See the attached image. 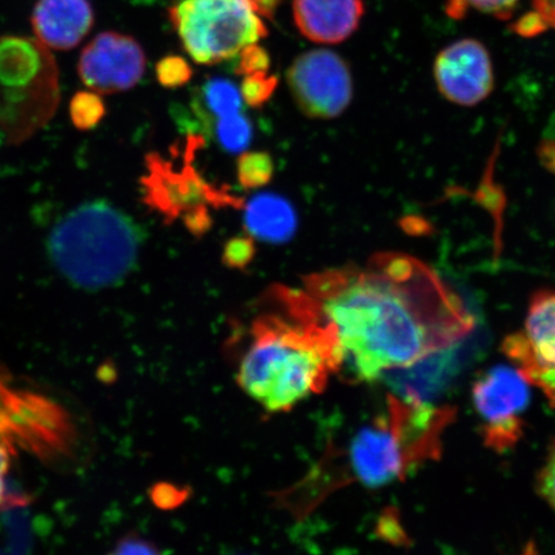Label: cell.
Listing matches in <instances>:
<instances>
[{
	"label": "cell",
	"mask_w": 555,
	"mask_h": 555,
	"mask_svg": "<svg viewBox=\"0 0 555 555\" xmlns=\"http://www.w3.org/2000/svg\"><path fill=\"white\" fill-rule=\"evenodd\" d=\"M302 294L357 382L423 362L468 336L474 318L425 262L400 253L305 278ZM338 372V373H339Z\"/></svg>",
	"instance_id": "6da1fadb"
},
{
	"label": "cell",
	"mask_w": 555,
	"mask_h": 555,
	"mask_svg": "<svg viewBox=\"0 0 555 555\" xmlns=\"http://www.w3.org/2000/svg\"><path fill=\"white\" fill-rule=\"evenodd\" d=\"M282 314L256 321L238 365L237 382L270 413L288 412L324 390L339 372L335 338L310 309L301 289L275 288Z\"/></svg>",
	"instance_id": "7a4b0ae2"
},
{
	"label": "cell",
	"mask_w": 555,
	"mask_h": 555,
	"mask_svg": "<svg viewBox=\"0 0 555 555\" xmlns=\"http://www.w3.org/2000/svg\"><path fill=\"white\" fill-rule=\"evenodd\" d=\"M142 229L106 201L74 208L53 228L48 253L66 281L87 291L119 286L134 272Z\"/></svg>",
	"instance_id": "3957f363"
},
{
	"label": "cell",
	"mask_w": 555,
	"mask_h": 555,
	"mask_svg": "<svg viewBox=\"0 0 555 555\" xmlns=\"http://www.w3.org/2000/svg\"><path fill=\"white\" fill-rule=\"evenodd\" d=\"M453 420L451 409L425 400L388 398L387 414L353 436L349 449L352 476L366 488H382L441 453V435Z\"/></svg>",
	"instance_id": "277c9868"
},
{
	"label": "cell",
	"mask_w": 555,
	"mask_h": 555,
	"mask_svg": "<svg viewBox=\"0 0 555 555\" xmlns=\"http://www.w3.org/2000/svg\"><path fill=\"white\" fill-rule=\"evenodd\" d=\"M60 69L37 38L0 37V129L12 145L29 141L57 113Z\"/></svg>",
	"instance_id": "5b68a950"
},
{
	"label": "cell",
	"mask_w": 555,
	"mask_h": 555,
	"mask_svg": "<svg viewBox=\"0 0 555 555\" xmlns=\"http://www.w3.org/2000/svg\"><path fill=\"white\" fill-rule=\"evenodd\" d=\"M183 48L199 65H218L268 35L247 0H180L169 10Z\"/></svg>",
	"instance_id": "8992f818"
},
{
	"label": "cell",
	"mask_w": 555,
	"mask_h": 555,
	"mask_svg": "<svg viewBox=\"0 0 555 555\" xmlns=\"http://www.w3.org/2000/svg\"><path fill=\"white\" fill-rule=\"evenodd\" d=\"M145 168L147 173L141 179L144 204L162 214L166 223L183 217L186 228L201 235L211 227L205 204L240 206L232 194L212 189L190 165L177 170L158 154H150L145 156Z\"/></svg>",
	"instance_id": "52a82bcc"
},
{
	"label": "cell",
	"mask_w": 555,
	"mask_h": 555,
	"mask_svg": "<svg viewBox=\"0 0 555 555\" xmlns=\"http://www.w3.org/2000/svg\"><path fill=\"white\" fill-rule=\"evenodd\" d=\"M530 382L512 367H492L474 386V402L483 422L486 447L496 453L515 447L524 433L520 418L530 404Z\"/></svg>",
	"instance_id": "ba28073f"
},
{
	"label": "cell",
	"mask_w": 555,
	"mask_h": 555,
	"mask_svg": "<svg viewBox=\"0 0 555 555\" xmlns=\"http://www.w3.org/2000/svg\"><path fill=\"white\" fill-rule=\"evenodd\" d=\"M287 81L298 108L311 119H333L352 100L350 68L335 52L319 50L298 55L288 68Z\"/></svg>",
	"instance_id": "9c48e42d"
},
{
	"label": "cell",
	"mask_w": 555,
	"mask_h": 555,
	"mask_svg": "<svg viewBox=\"0 0 555 555\" xmlns=\"http://www.w3.org/2000/svg\"><path fill=\"white\" fill-rule=\"evenodd\" d=\"M145 66L147 57L138 40L129 35L104 31L82 50L78 74L88 89L113 95L137 87Z\"/></svg>",
	"instance_id": "30bf717a"
},
{
	"label": "cell",
	"mask_w": 555,
	"mask_h": 555,
	"mask_svg": "<svg viewBox=\"0 0 555 555\" xmlns=\"http://www.w3.org/2000/svg\"><path fill=\"white\" fill-rule=\"evenodd\" d=\"M437 88L449 102L472 107L494 89V68L481 41L457 40L443 48L434 65Z\"/></svg>",
	"instance_id": "8fae6325"
},
{
	"label": "cell",
	"mask_w": 555,
	"mask_h": 555,
	"mask_svg": "<svg viewBox=\"0 0 555 555\" xmlns=\"http://www.w3.org/2000/svg\"><path fill=\"white\" fill-rule=\"evenodd\" d=\"M503 350L518 370H555L554 291H540L532 297L525 331L506 337Z\"/></svg>",
	"instance_id": "7c38bea8"
},
{
	"label": "cell",
	"mask_w": 555,
	"mask_h": 555,
	"mask_svg": "<svg viewBox=\"0 0 555 555\" xmlns=\"http://www.w3.org/2000/svg\"><path fill=\"white\" fill-rule=\"evenodd\" d=\"M93 26L89 0H38L31 13L35 38L53 51L74 50Z\"/></svg>",
	"instance_id": "4fadbf2b"
},
{
	"label": "cell",
	"mask_w": 555,
	"mask_h": 555,
	"mask_svg": "<svg viewBox=\"0 0 555 555\" xmlns=\"http://www.w3.org/2000/svg\"><path fill=\"white\" fill-rule=\"evenodd\" d=\"M363 0H294L297 29L311 41L338 44L357 31Z\"/></svg>",
	"instance_id": "5bb4252c"
},
{
	"label": "cell",
	"mask_w": 555,
	"mask_h": 555,
	"mask_svg": "<svg viewBox=\"0 0 555 555\" xmlns=\"http://www.w3.org/2000/svg\"><path fill=\"white\" fill-rule=\"evenodd\" d=\"M245 224L255 238L278 245L294 237L297 215L286 198L261 194L247 204Z\"/></svg>",
	"instance_id": "9a60e30c"
},
{
	"label": "cell",
	"mask_w": 555,
	"mask_h": 555,
	"mask_svg": "<svg viewBox=\"0 0 555 555\" xmlns=\"http://www.w3.org/2000/svg\"><path fill=\"white\" fill-rule=\"evenodd\" d=\"M107 107L103 95L94 90H80L68 104L69 120L80 131L93 130L106 117Z\"/></svg>",
	"instance_id": "2e32d148"
},
{
	"label": "cell",
	"mask_w": 555,
	"mask_h": 555,
	"mask_svg": "<svg viewBox=\"0 0 555 555\" xmlns=\"http://www.w3.org/2000/svg\"><path fill=\"white\" fill-rule=\"evenodd\" d=\"M204 103L208 113L224 117L242 111V94L237 87L224 79L208 80L203 92Z\"/></svg>",
	"instance_id": "e0dca14e"
},
{
	"label": "cell",
	"mask_w": 555,
	"mask_h": 555,
	"mask_svg": "<svg viewBox=\"0 0 555 555\" xmlns=\"http://www.w3.org/2000/svg\"><path fill=\"white\" fill-rule=\"evenodd\" d=\"M253 125L245 115L233 114L219 117L217 125L218 141L228 152L240 154L253 141Z\"/></svg>",
	"instance_id": "ac0fdd59"
},
{
	"label": "cell",
	"mask_w": 555,
	"mask_h": 555,
	"mask_svg": "<svg viewBox=\"0 0 555 555\" xmlns=\"http://www.w3.org/2000/svg\"><path fill=\"white\" fill-rule=\"evenodd\" d=\"M237 176L243 189H260L274 176L273 159L266 152H248L238 159Z\"/></svg>",
	"instance_id": "d6986e66"
},
{
	"label": "cell",
	"mask_w": 555,
	"mask_h": 555,
	"mask_svg": "<svg viewBox=\"0 0 555 555\" xmlns=\"http://www.w3.org/2000/svg\"><path fill=\"white\" fill-rule=\"evenodd\" d=\"M519 0H448L446 12L454 20H462L469 11H477L498 20H509Z\"/></svg>",
	"instance_id": "ffe728a7"
},
{
	"label": "cell",
	"mask_w": 555,
	"mask_h": 555,
	"mask_svg": "<svg viewBox=\"0 0 555 555\" xmlns=\"http://www.w3.org/2000/svg\"><path fill=\"white\" fill-rule=\"evenodd\" d=\"M276 87L278 79L275 76L268 75V73L247 75L241 87L242 99L248 106L261 107L273 95Z\"/></svg>",
	"instance_id": "44dd1931"
},
{
	"label": "cell",
	"mask_w": 555,
	"mask_h": 555,
	"mask_svg": "<svg viewBox=\"0 0 555 555\" xmlns=\"http://www.w3.org/2000/svg\"><path fill=\"white\" fill-rule=\"evenodd\" d=\"M192 75L189 62L179 55H166L156 66V78L159 85L169 89L185 86L192 79Z\"/></svg>",
	"instance_id": "7402d4cb"
},
{
	"label": "cell",
	"mask_w": 555,
	"mask_h": 555,
	"mask_svg": "<svg viewBox=\"0 0 555 555\" xmlns=\"http://www.w3.org/2000/svg\"><path fill=\"white\" fill-rule=\"evenodd\" d=\"M255 254L256 247L253 238H249V235H242V237L228 241L223 260L229 268L243 269L253 261Z\"/></svg>",
	"instance_id": "603a6c76"
},
{
	"label": "cell",
	"mask_w": 555,
	"mask_h": 555,
	"mask_svg": "<svg viewBox=\"0 0 555 555\" xmlns=\"http://www.w3.org/2000/svg\"><path fill=\"white\" fill-rule=\"evenodd\" d=\"M270 67L269 53L258 43L248 46L240 53L238 75L247 76L256 73H268Z\"/></svg>",
	"instance_id": "cb8c5ba5"
},
{
	"label": "cell",
	"mask_w": 555,
	"mask_h": 555,
	"mask_svg": "<svg viewBox=\"0 0 555 555\" xmlns=\"http://www.w3.org/2000/svg\"><path fill=\"white\" fill-rule=\"evenodd\" d=\"M538 492L555 511V442L538 476Z\"/></svg>",
	"instance_id": "d4e9b609"
},
{
	"label": "cell",
	"mask_w": 555,
	"mask_h": 555,
	"mask_svg": "<svg viewBox=\"0 0 555 555\" xmlns=\"http://www.w3.org/2000/svg\"><path fill=\"white\" fill-rule=\"evenodd\" d=\"M518 371L530 382V385L540 388L552 406L555 408V370H540V367L530 366Z\"/></svg>",
	"instance_id": "484cf974"
},
{
	"label": "cell",
	"mask_w": 555,
	"mask_h": 555,
	"mask_svg": "<svg viewBox=\"0 0 555 555\" xmlns=\"http://www.w3.org/2000/svg\"><path fill=\"white\" fill-rule=\"evenodd\" d=\"M158 552L156 546L150 543V541L137 537L122 539L120 543L117 544L115 551L117 554H155Z\"/></svg>",
	"instance_id": "4316f807"
},
{
	"label": "cell",
	"mask_w": 555,
	"mask_h": 555,
	"mask_svg": "<svg viewBox=\"0 0 555 555\" xmlns=\"http://www.w3.org/2000/svg\"><path fill=\"white\" fill-rule=\"evenodd\" d=\"M532 5L545 29L552 27L555 30V0H532Z\"/></svg>",
	"instance_id": "83f0119b"
},
{
	"label": "cell",
	"mask_w": 555,
	"mask_h": 555,
	"mask_svg": "<svg viewBox=\"0 0 555 555\" xmlns=\"http://www.w3.org/2000/svg\"><path fill=\"white\" fill-rule=\"evenodd\" d=\"M260 17L273 18L278 5L282 0H247Z\"/></svg>",
	"instance_id": "f1b7e54d"
},
{
	"label": "cell",
	"mask_w": 555,
	"mask_h": 555,
	"mask_svg": "<svg viewBox=\"0 0 555 555\" xmlns=\"http://www.w3.org/2000/svg\"><path fill=\"white\" fill-rule=\"evenodd\" d=\"M10 468V455L3 447H0V503L5 496V476Z\"/></svg>",
	"instance_id": "f546056e"
}]
</instances>
